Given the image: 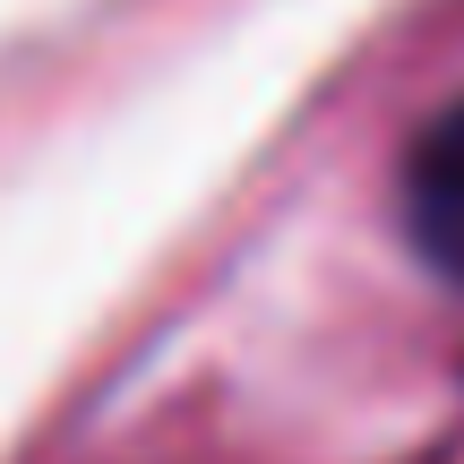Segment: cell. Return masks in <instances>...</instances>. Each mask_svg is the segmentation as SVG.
<instances>
[{"mask_svg":"<svg viewBox=\"0 0 464 464\" xmlns=\"http://www.w3.org/2000/svg\"><path fill=\"white\" fill-rule=\"evenodd\" d=\"M404 232L439 276L464 284V103L421 130L413 164H404Z\"/></svg>","mask_w":464,"mask_h":464,"instance_id":"6da1fadb","label":"cell"}]
</instances>
